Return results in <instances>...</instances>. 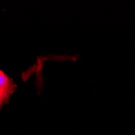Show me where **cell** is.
Wrapping results in <instances>:
<instances>
[{"instance_id": "6da1fadb", "label": "cell", "mask_w": 135, "mask_h": 135, "mask_svg": "<svg viewBox=\"0 0 135 135\" xmlns=\"http://www.w3.org/2000/svg\"><path fill=\"white\" fill-rule=\"evenodd\" d=\"M15 88L14 81L0 70V108L7 101L10 95L14 92Z\"/></svg>"}]
</instances>
